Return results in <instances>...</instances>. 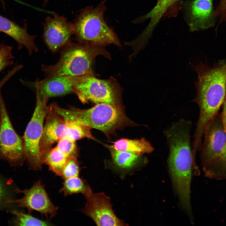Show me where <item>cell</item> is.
I'll list each match as a JSON object with an SVG mask.
<instances>
[{"instance_id":"cell-1","label":"cell","mask_w":226,"mask_h":226,"mask_svg":"<svg viewBox=\"0 0 226 226\" xmlns=\"http://www.w3.org/2000/svg\"><path fill=\"white\" fill-rule=\"evenodd\" d=\"M192 122L182 118L164 131L169 148L168 163L174 187L181 205L191 204L190 186L192 166L191 130Z\"/></svg>"},{"instance_id":"cell-2","label":"cell","mask_w":226,"mask_h":226,"mask_svg":"<svg viewBox=\"0 0 226 226\" xmlns=\"http://www.w3.org/2000/svg\"><path fill=\"white\" fill-rule=\"evenodd\" d=\"M193 67L198 78L192 101L199 108L198 120L206 124L218 113L226 97V61L212 67L201 62Z\"/></svg>"},{"instance_id":"cell-3","label":"cell","mask_w":226,"mask_h":226,"mask_svg":"<svg viewBox=\"0 0 226 226\" xmlns=\"http://www.w3.org/2000/svg\"><path fill=\"white\" fill-rule=\"evenodd\" d=\"M58 62L52 65L43 64V79L59 76H78L94 75L92 64L95 58L102 55L111 60L105 46L74 43L71 42L61 50Z\"/></svg>"},{"instance_id":"cell-4","label":"cell","mask_w":226,"mask_h":226,"mask_svg":"<svg viewBox=\"0 0 226 226\" xmlns=\"http://www.w3.org/2000/svg\"><path fill=\"white\" fill-rule=\"evenodd\" d=\"M106 1L97 6H87L82 9L73 23L76 40L79 43L105 46L121 45L113 28L104 19L106 10Z\"/></svg>"},{"instance_id":"cell-5","label":"cell","mask_w":226,"mask_h":226,"mask_svg":"<svg viewBox=\"0 0 226 226\" xmlns=\"http://www.w3.org/2000/svg\"><path fill=\"white\" fill-rule=\"evenodd\" d=\"M55 106L65 121H77L105 134L110 133L130 123L121 106L99 103L87 109L74 107L64 109L56 104Z\"/></svg>"},{"instance_id":"cell-6","label":"cell","mask_w":226,"mask_h":226,"mask_svg":"<svg viewBox=\"0 0 226 226\" xmlns=\"http://www.w3.org/2000/svg\"><path fill=\"white\" fill-rule=\"evenodd\" d=\"M73 88L83 103L91 101L121 106V88L114 78L101 79L94 75L73 77Z\"/></svg>"},{"instance_id":"cell-7","label":"cell","mask_w":226,"mask_h":226,"mask_svg":"<svg viewBox=\"0 0 226 226\" xmlns=\"http://www.w3.org/2000/svg\"><path fill=\"white\" fill-rule=\"evenodd\" d=\"M35 85V108L22 138L25 160L30 170L38 171L41 170L43 164L40 156V144L48 106L47 105L48 98L41 97L38 86Z\"/></svg>"},{"instance_id":"cell-8","label":"cell","mask_w":226,"mask_h":226,"mask_svg":"<svg viewBox=\"0 0 226 226\" xmlns=\"http://www.w3.org/2000/svg\"><path fill=\"white\" fill-rule=\"evenodd\" d=\"M0 158L13 165L25 160L22 138L13 128L0 91Z\"/></svg>"},{"instance_id":"cell-9","label":"cell","mask_w":226,"mask_h":226,"mask_svg":"<svg viewBox=\"0 0 226 226\" xmlns=\"http://www.w3.org/2000/svg\"><path fill=\"white\" fill-rule=\"evenodd\" d=\"M83 195L86 202L81 211L91 218L97 225H128L115 214L110 198L103 192L94 193L89 187Z\"/></svg>"},{"instance_id":"cell-10","label":"cell","mask_w":226,"mask_h":226,"mask_svg":"<svg viewBox=\"0 0 226 226\" xmlns=\"http://www.w3.org/2000/svg\"><path fill=\"white\" fill-rule=\"evenodd\" d=\"M213 0H186L181 3L184 18L192 32L214 27L217 19Z\"/></svg>"},{"instance_id":"cell-11","label":"cell","mask_w":226,"mask_h":226,"mask_svg":"<svg viewBox=\"0 0 226 226\" xmlns=\"http://www.w3.org/2000/svg\"><path fill=\"white\" fill-rule=\"evenodd\" d=\"M226 143V132L221 115L218 113L207 125L203 133L199 151L203 167L219 155Z\"/></svg>"},{"instance_id":"cell-12","label":"cell","mask_w":226,"mask_h":226,"mask_svg":"<svg viewBox=\"0 0 226 226\" xmlns=\"http://www.w3.org/2000/svg\"><path fill=\"white\" fill-rule=\"evenodd\" d=\"M43 40L48 48L55 53L72 42L74 34L73 23L63 16L55 14L53 17L47 16L43 24Z\"/></svg>"},{"instance_id":"cell-13","label":"cell","mask_w":226,"mask_h":226,"mask_svg":"<svg viewBox=\"0 0 226 226\" xmlns=\"http://www.w3.org/2000/svg\"><path fill=\"white\" fill-rule=\"evenodd\" d=\"M17 193H23L24 196L20 199L8 201V204L15 203L17 206L25 208L30 212L36 211L51 218L55 217L58 207L52 202L41 181L35 182L30 189L21 190L16 189Z\"/></svg>"},{"instance_id":"cell-14","label":"cell","mask_w":226,"mask_h":226,"mask_svg":"<svg viewBox=\"0 0 226 226\" xmlns=\"http://www.w3.org/2000/svg\"><path fill=\"white\" fill-rule=\"evenodd\" d=\"M66 126L65 121L56 111L55 103L52 104L48 106L40 142V151L42 162L43 158L52 146L66 136Z\"/></svg>"},{"instance_id":"cell-15","label":"cell","mask_w":226,"mask_h":226,"mask_svg":"<svg viewBox=\"0 0 226 226\" xmlns=\"http://www.w3.org/2000/svg\"><path fill=\"white\" fill-rule=\"evenodd\" d=\"M0 31L14 39L18 44L19 50L24 46L30 56L33 51H38L35 42L36 35H31L28 33L26 24L23 27L20 26L0 15Z\"/></svg>"},{"instance_id":"cell-16","label":"cell","mask_w":226,"mask_h":226,"mask_svg":"<svg viewBox=\"0 0 226 226\" xmlns=\"http://www.w3.org/2000/svg\"><path fill=\"white\" fill-rule=\"evenodd\" d=\"M179 0H161L155 7L146 14L135 18L132 23L136 24L150 19L148 25L138 37V40L144 43H148L153 32L167 9Z\"/></svg>"},{"instance_id":"cell-17","label":"cell","mask_w":226,"mask_h":226,"mask_svg":"<svg viewBox=\"0 0 226 226\" xmlns=\"http://www.w3.org/2000/svg\"><path fill=\"white\" fill-rule=\"evenodd\" d=\"M73 77L59 76L37 80L39 94L41 98L60 96L73 93Z\"/></svg>"},{"instance_id":"cell-18","label":"cell","mask_w":226,"mask_h":226,"mask_svg":"<svg viewBox=\"0 0 226 226\" xmlns=\"http://www.w3.org/2000/svg\"><path fill=\"white\" fill-rule=\"evenodd\" d=\"M115 150L142 155L145 153L152 152L154 148L148 141L144 138L138 139L122 138L114 143L112 146Z\"/></svg>"},{"instance_id":"cell-19","label":"cell","mask_w":226,"mask_h":226,"mask_svg":"<svg viewBox=\"0 0 226 226\" xmlns=\"http://www.w3.org/2000/svg\"><path fill=\"white\" fill-rule=\"evenodd\" d=\"M203 169L205 175L209 178L226 179V143L219 155Z\"/></svg>"},{"instance_id":"cell-20","label":"cell","mask_w":226,"mask_h":226,"mask_svg":"<svg viewBox=\"0 0 226 226\" xmlns=\"http://www.w3.org/2000/svg\"><path fill=\"white\" fill-rule=\"evenodd\" d=\"M69 159L56 146L51 148L46 154L42 161V164L47 165L50 170L56 175L61 176L63 168Z\"/></svg>"},{"instance_id":"cell-21","label":"cell","mask_w":226,"mask_h":226,"mask_svg":"<svg viewBox=\"0 0 226 226\" xmlns=\"http://www.w3.org/2000/svg\"><path fill=\"white\" fill-rule=\"evenodd\" d=\"M115 164L124 169H130L138 164L141 161V156L128 152L118 151L112 146L109 148Z\"/></svg>"},{"instance_id":"cell-22","label":"cell","mask_w":226,"mask_h":226,"mask_svg":"<svg viewBox=\"0 0 226 226\" xmlns=\"http://www.w3.org/2000/svg\"><path fill=\"white\" fill-rule=\"evenodd\" d=\"M65 121L66 136L75 141L84 138H94L90 127L75 121Z\"/></svg>"},{"instance_id":"cell-23","label":"cell","mask_w":226,"mask_h":226,"mask_svg":"<svg viewBox=\"0 0 226 226\" xmlns=\"http://www.w3.org/2000/svg\"><path fill=\"white\" fill-rule=\"evenodd\" d=\"M89 187L83 179L76 176L64 179L59 191L65 196L77 193L84 195Z\"/></svg>"},{"instance_id":"cell-24","label":"cell","mask_w":226,"mask_h":226,"mask_svg":"<svg viewBox=\"0 0 226 226\" xmlns=\"http://www.w3.org/2000/svg\"><path fill=\"white\" fill-rule=\"evenodd\" d=\"M12 213L16 216L15 223L19 226H51L50 222L36 218L30 214H27L16 210Z\"/></svg>"},{"instance_id":"cell-25","label":"cell","mask_w":226,"mask_h":226,"mask_svg":"<svg viewBox=\"0 0 226 226\" xmlns=\"http://www.w3.org/2000/svg\"><path fill=\"white\" fill-rule=\"evenodd\" d=\"M57 143L56 146L70 158H77L78 148L76 141L66 136Z\"/></svg>"},{"instance_id":"cell-26","label":"cell","mask_w":226,"mask_h":226,"mask_svg":"<svg viewBox=\"0 0 226 226\" xmlns=\"http://www.w3.org/2000/svg\"><path fill=\"white\" fill-rule=\"evenodd\" d=\"M80 171V167L77 158H70L64 166L61 176L64 180L78 176Z\"/></svg>"},{"instance_id":"cell-27","label":"cell","mask_w":226,"mask_h":226,"mask_svg":"<svg viewBox=\"0 0 226 226\" xmlns=\"http://www.w3.org/2000/svg\"><path fill=\"white\" fill-rule=\"evenodd\" d=\"M12 51V47L0 43V72L13 64Z\"/></svg>"},{"instance_id":"cell-28","label":"cell","mask_w":226,"mask_h":226,"mask_svg":"<svg viewBox=\"0 0 226 226\" xmlns=\"http://www.w3.org/2000/svg\"><path fill=\"white\" fill-rule=\"evenodd\" d=\"M215 13L218 23L215 28L216 32L220 24L223 22H226V0H220L218 4L215 9Z\"/></svg>"},{"instance_id":"cell-29","label":"cell","mask_w":226,"mask_h":226,"mask_svg":"<svg viewBox=\"0 0 226 226\" xmlns=\"http://www.w3.org/2000/svg\"><path fill=\"white\" fill-rule=\"evenodd\" d=\"M8 191L6 186L0 179V208L4 207L9 199L8 198Z\"/></svg>"},{"instance_id":"cell-30","label":"cell","mask_w":226,"mask_h":226,"mask_svg":"<svg viewBox=\"0 0 226 226\" xmlns=\"http://www.w3.org/2000/svg\"><path fill=\"white\" fill-rule=\"evenodd\" d=\"M223 110L221 113L224 128L226 132V97L223 104Z\"/></svg>"},{"instance_id":"cell-31","label":"cell","mask_w":226,"mask_h":226,"mask_svg":"<svg viewBox=\"0 0 226 226\" xmlns=\"http://www.w3.org/2000/svg\"><path fill=\"white\" fill-rule=\"evenodd\" d=\"M12 75L13 74L11 73H9L8 74L5 76V77L3 78V80L0 82V91L2 87Z\"/></svg>"},{"instance_id":"cell-32","label":"cell","mask_w":226,"mask_h":226,"mask_svg":"<svg viewBox=\"0 0 226 226\" xmlns=\"http://www.w3.org/2000/svg\"><path fill=\"white\" fill-rule=\"evenodd\" d=\"M50 0H45L43 3V6H45Z\"/></svg>"},{"instance_id":"cell-33","label":"cell","mask_w":226,"mask_h":226,"mask_svg":"<svg viewBox=\"0 0 226 226\" xmlns=\"http://www.w3.org/2000/svg\"><path fill=\"white\" fill-rule=\"evenodd\" d=\"M0 1L1 2L3 5H4V0H0Z\"/></svg>"},{"instance_id":"cell-34","label":"cell","mask_w":226,"mask_h":226,"mask_svg":"<svg viewBox=\"0 0 226 226\" xmlns=\"http://www.w3.org/2000/svg\"><path fill=\"white\" fill-rule=\"evenodd\" d=\"M161 0H157V3L159 2Z\"/></svg>"}]
</instances>
